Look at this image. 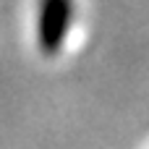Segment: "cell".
I'll list each match as a JSON object with an SVG mask.
<instances>
[{
  "label": "cell",
  "instance_id": "cell-1",
  "mask_svg": "<svg viewBox=\"0 0 149 149\" xmlns=\"http://www.w3.org/2000/svg\"><path fill=\"white\" fill-rule=\"evenodd\" d=\"M73 0H39L37 16V42L45 55H55L71 29Z\"/></svg>",
  "mask_w": 149,
  "mask_h": 149
}]
</instances>
